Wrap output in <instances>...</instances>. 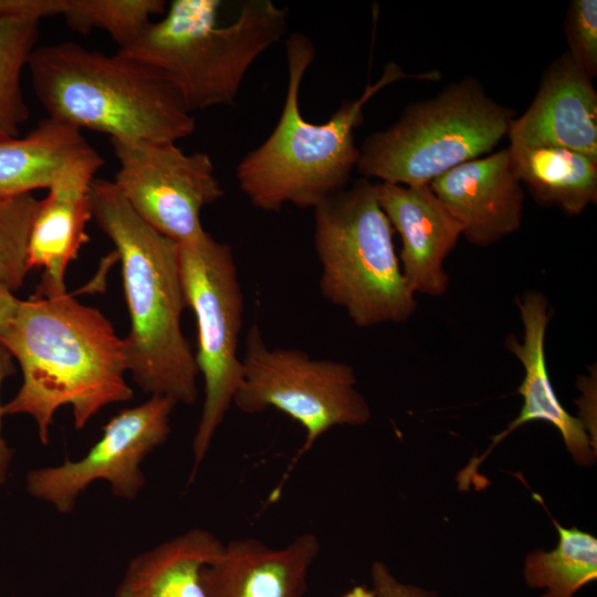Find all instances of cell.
Here are the masks:
<instances>
[{
  "label": "cell",
  "instance_id": "cell-1",
  "mask_svg": "<svg viewBox=\"0 0 597 597\" xmlns=\"http://www.w3.org/2000/svg\"><path fill=\"white\" fill-rule=\"evenodd\" d=\"M0 344L22 371L18 392L3 405L4 416L32 417L44 446L61 407H71L81 430L106 406L133 399L124 338L98 308L67 293L19 300L0 326Z\"/></svg>",
  "mask_w": 597,
  "mask_h": 597
},
{
  "label": "cell",
  "instance_id": "cell-2",
  "mask_svg": "<svg viewBox=\"0 0 597 597\" xmlns=\"http://www.w3.org/2000/svg\"><path fill=\"white\" fill-rule=\"evenodd\" d=\"M90 203L92 218L114 244L122 265L130 322L124 338L127 371L149 396L193 405L199 371L181 328L187 306L179 244L146 223L113 180L94 178Z\"/></svg>",
  "mask_w": 597,
  "mask_h": 597
},
{
  "label": "cell",
  "instance_id": "cell-3",
  "mask_svg": "<svg viewBox=\"0 0 597 597\" xmlns=\"http://www.w3.org/2000/svg\"><path fill=\"white\" fill-rule=\"evenodd\" d=\"M285 49L287 86L281 115L265 140L235 169L241 191L255 208L269 212L286 205L314 209L345 189L359 158L355 130L364 123L365 104L385 86L408 77L398 64L387 63L380 78L358 98L342 102L326 122L312 123L302 115L300 88L315 46L305 34L294 32Z\"/></svg>",
  "mask_w": 597,
  "mask_h": 597
},
{
  "label": "cell",
  "instance_id": "cell-4",
  "mask_svg": "<svg viewBox=\"0 0 597 597\" xmlns=\"http://www.w3.org/2000/svg\"><path fill=\"white\" fill-rule=\"evenodd\" d=\"M50 118L121 140L177 143L196 129L179 91L159 70L119 52L64 41L36 46L28 63Z\"/></svg>",
  "mask_w": 597,
  "mask_h": 597
},
{
  "label": "cell",
  "instance_id": "cell-5",
  "mask_svg": "<svg viewBox=\"0 0 597 597\" xmlns=\"http://www.w3.org/2000/svg\"><path fill=\"white\" fill-rule=\"evenodd\" d=\"M221 7L220 0H174L117 52L164 73L191 113L232 104L253 62L284 35L289 11L271 0H249L221 25Z\"/></svg>",
  "mask_w": 597,
  "mask_h": 597
},
{
  "label": "cell",
  "instance_id": "cell-6",
  "mask_svg": "<svg viewBox=\"0 0 597 597\" xmlns=\"http://www.w3.org/2000/svg\"><path fill=\"white\" fill-rule=\"evenodd\" d=\"M320 290L357 327L402 323L417 310L376 182L360 178L314 209Z\"/></svg>",
  "mask_w": 597,
  "mask_h": 597
},
{
  "label": "cell",
  "instance_id": "cell-7",
  "mask_svg": "<svg viewBox=\"0 0 597 597\" xmlns=\"http://www.w3.org/2000/svg\"><path fill=\"white\" fill-rule=\"evenodd\" d=\"M516 112L490 97L472 76L407 105L389 127L366 137L356 166L366 179L429 185L446 171L489 155Z\"/></svg>",
  "mask_w": 597,
  "mask_h": 597
},
{
  "label": "cell",
  "instance_id": "cell-8",
  "mask_svg": "<svg viewBox=\"0 0 597 597\" xmlns=\"http://www.w3.org/2000/svg\"><path fill=\"white\" fill-rule=\"evenodd\" d=\"M178 244L186 306L191 308L197 323L195 359L205 387L192 439V479L242 381L238 348L244 297L230 244L217 241L207 231Z\"/></svg>",
  "mask_w": 597,
  "mask_h": 597
},
{
  "label": "cell",
  "instance_id": "cell-9",
  "mask_svg": "<svg viewBox=\"0 0 597 597\" xmlns=\"http://www.w3.org/2000/svg\"><path fill=\"white\" fill-rule=\"evenodd\" d=\"M241 360L242 381L233 405L248 415L276 409L305 432L289 471L332 428L363 426L371 417L368 402L356 388L353 366L313 358L298 348H271L256 323L248 331Z\"/></svg>",
  "mask_w": 597,
  "mask_h": 597
},
{
  "label": "cell",
  "instance_id": "cell-10",
  "mask_svg": "<svg viewBox=\"0 0 597 597\" xmlns=\"http://www.w3.org/2000/svg\"><path fill=\"white\" fill-rule=\"evenodd\" d=\"M109 144L118 161L113 182L146 223L177 243L206 231L201 210L224 195L208 154H186L176 143Z\"/></svg>",
  "mask_w": 597,
  "mask_h": 597
},
{
  "label": "cell",
  "instance_id": "cell-11",
  "mask_svg": "<svg viewBox=\"0 0 597 597\" xmlns=\"http://www.w3.org/2000/svg\"><path fill=\"white\" fill-rule=\"evenodd\" d=\"M176 406L168 397L149 396L140 405L121 410L78 460L30 470L25 478L28 493L61 514L70 513L80 495L98 480L106 481L115 496L136 499L145 485L140 464L167 440Z\"/></svg>",
  "mask_w": 597,
  "mask_h": 597
},
{
  "label": "cell",
  "instance_id": "cell-12",
  "mask_svg": "<svg viewBox=\"0 0 597 597\" xmlns=\"http://www.w3.org/2000/svg\"><path fill=\"white\" fill-rule=\"evenodd\" d=\"M516 305L523 335L520 339L511 334L504 344L524 367V378L517 389L523 405L517 417L502 432L492 437L488 451L463 470L459 478L461 488L470 482L476 468L502 439L531 421L553 425L577 463L590 464L595 458L586 427L562 406L551 384L545 358V336L552 316L548 298L542 292L532 290L519 297Z\"/></svg>",
  "mask_w": 597,
  "mask_h": 597
},
{
  "label": "cell",
  "instance_id": "cell-13",
  "mask_svg": "<svg viewBox=\"0 0 597 597\" xmlns=\"http://www.w3.org/2000/svg\"><path fill=\"white\" fill-rule=\"evenodd\" d=\"M103 165L104 159L94 149L61 169L46 197L39 200L29 241V268L42 270L34 295L56 297L67 293L66 271L88 241L90 189Z\"/></svg>",
  "mask_w": 597,
  "mask_h": 597
},
{
  "label": "cell",
  "instance_id": "cell-14",
  "mask_svg": "<svg viewBox=\"0 0 597 597\" xmlns=\"http://www.w3.org/2000/svg\"><path fill=\"white\" fill-rule=\"evenodd\" d=\"M429 186L473 245H492L522 224L524 190L512 169L507 147L465 161Z\"/></svg>",
  "mask_w": 597,
  "mask_h": 597
},
{
  "label": "cell",
  "instance_id": "cell-15",
  "mask_svg": "<svg viewBox=\"0 0 597 597\" xmlns=\"http://www.w3.org/2000/svg\"><path fill=\"white\" fill-rule=\"evenodd\" d=\"M376 186L379 205L401 240L398 258L410 290L443 295L449 285L444 262L462 237L460 224L429 185Z\"/></svg>",
  "mask_w": 597,
  "mask_h": 597
},
{
  "label": "cell",
  "instance_id": "cell-16",
  "mask_svg": "<svg viewBox=\"0 0 597 597\" xmlns=\"http://www.w3.org/2000/svg\"><path fill=\"white\" fill-rule=\"evenodd\" d=\"M507 137L513 144L597 158V91L567 52L546 67L531 105L512 121Z\"/></svg>",
  "mask_w": 597,
  "mask_h": 597
},
{
  "label": "cell",
  "instance_id": "cell-17",
  "mask_svg": "<svg viewBox=\"0 0 597 597\" xmlns=\"http://www.w3.org/2000/svg\"><path fill=\"white\" fill-rule=\"evenodd\" d=\"M321 551L314 533H303L282 547L237 538L202 569L207 597H303L310 569Z\"/></svg>",
  "mask_w": 597,
  "mask_h": 597
},
{
  "label": "cell",
  "instance_id": "cell-18",
  "mask_svg": "<svg viewBox=\"0 0 597 597\" xmlns=\"http://www.w3.org/2000/svg\"><path fill=\"white\" fill-rule=\"evenodd\" d=\"M223 545L210 531L190 528L134 556L112 597H207L202 569Z\"/></svg>",
  "mask_w": 597,
  "mask_h": 597
},
{
  "label": "cell",
  "instance_id": "cell-19",
  "mask_svg": "<svg viewBox=\"0 0 597 597\" xmlns=\"http://www.w3.org/2000/svg\"><path fill=\"white\" fill-rule=\"evenodd\" d=\"M93 150L80 129L50 117L23 137L0 135V198L48 189L61 169Z\"/></svg>",
  "mask_w": 597,
  "mask_h": 597
},
{
  "label": "cell",
  "instance_id": "cell-20",
  "mask_svg": "<svg viewBox=\"0 0 597 597\" xmlns=\"http://www.w3.org/2000/svg\"><path fill=\"white\" fill-rule=\"evenodd\" d=\"M511 166L534 200L569 216L597 202V158L557 147L510 143Z\"/></svg>",
  "mask_w": 597,
  "mask_h": 597
},
{
  "label": "cell",
  "instance_id": "cell-21",
  "mask_svg": "<svg viewBox=\"0 0 597 597\" xmlns=\"http://www.w3.org/2000/svg\"><path fill=\"white\" fill-rule=\"evenodd\" d=\"M558 544L551 552L535 551L525 559L527 586L544 588L540 597H573L597 577V540L578 530L566 528L554 519Z\"/></svg>",
  "mask_w": 597,
  "mask_h": 597
},
{
  "label": "cell",
  "instance_id": "cell-22",
  "mask_svg": "<svg viewBox=\"0 0 597 597\" xmlns=\"http://www.w3.org/2000/svg\"><path fill=\"white\" fill-rule=\"evenodd\" d=\"M39 25L32 19L0 18V135L19 136L29 117L21 77L36 48Z\"/></svg>",
  "mask_w": 597,
  "mask_h": 597
},
{
  "label": "cell",
  "instance_id": "cell-23",
  "mask_svg": "<svg viewBox=\"0 0 597 597\" xmlns=\"http://www.w3.org/2000/svg\"><path fill=\"white\" fill-rule=\"evenodd\" d=\"M167 9L164 0H66L63 18L80 34L107 32L118 50L129 48Z\"/></svg>",
  "mask_w": 597,
  "mask_h": 597
},
{
  "label": "cell",
  "instance_id": "cell-24",
  "mask_svg": "<svg viewBox=\"0 0 597 597\" xmlns=\"http://www.w3.org/2000/svg\"><path fill=\"white\" fill-rule=\"evenodd\" d=\"M39 199L33 193L0 198V286L19 290L29 268V241Z\"/></svg>",
  "mask_w": 597,
  "mask_h": 597
},
{
  "label": "cell",
  "instance_id": "cell-25",
  "mask_svg": "<svg viewBox=\"0 0 597 597\" xmlns=\"http://www.w3.org/2000/svg\"><path fill=\"white\" fill-rule=\"evenodd\" d=\"M564 25L566 52L593 80L597 75V1L572 0Z\"/></svg>",
  "mask_w": 597,
  "mask_h": 597
},
{
  "label": "cell",
  "instance_id": "cell-26",
  "mask_svg": "<svg viewBox=\"0 0 597 597\" xmlns=\"http://www.w3.org/2000/svg\"><path fill=\"white\" fill-rule=\"evenodd\" d=\"M66 0H0V18H22L40 21L63 15Z\"/></svg>",
  "mask_w": 597,
  "mask_h": 597
},
{
  "label": "cell",
  "instance_id": "cell-27",
  "mask_svg": "<svg viewBox=\"0 0 597 597\" xmlns=\"http://www.w3.org/2000/svg\"><path fill=\"white\" fill-rule=\"evenodd\" d=\"M371 583L377 597H434V593L398 580L381 562L371 566Z\"/></svg>",
  "mask_w": 597,
  "mask_h": 597
},
{
  "label": "cell",
  "instance_id": "cell-28",
  "mask_svg": "<svg viewBox=\"0 0 597 597\" xmlns=\"http://www.w3.org/2000/svg\"><path fill=\"white\" fill-rule=\"evenodd\" d=\"M11 354L0 344V392L3 381L15 374V366ZM3 405L0 400V486L7 481L10 464L13 459V449L10 448L2 436Z\"/></svg>",
  "mask_w": 597,
  "mask_h": 597
},
{
  "label": "cell",
  "instance_id": "cell-29",
  "mask_svg": "<svg viewBox=\"0 0 597 597\" xmlns=\"http://www.w3.org/2000/svg\"><path fill=\"white\" fill-rule=\"evenodd\" d=\"M18 303L19 298L12 292L0 286V326L11 318Z\"/></svg>",
  "mask_w": 597,
  "mask_h": 597
},
{
  "label": "cell",
  "instance_id": "cell-30",
  "mask_svg": "<svg viewBox=\"0 0 597 597\" xmlns=\"http://www.w3.org/2000/svg\"><path fill=\"white\" fill-rule=\"evenodd\" d=\"M342 597H377L374 590H369L364 586H355Z\"/></svg>",
  "mask_w": 597,
  "mask_h": 597
}]
</instances>
